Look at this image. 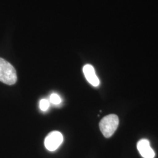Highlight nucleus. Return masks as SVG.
<instances>
[{"label": "nucleus", "instance_id": "nucleus-1", "mask_svg": "<svg viewBox=\"0 0 158 158\" xmlns=\"http://www.w3.org/2000/svg\"><path fill=\"white\" fill-rule=\"evenodd\" d=\"M17 81L16 70L11 63L0 57V81L8 85H14Z\"/></svg>", "mask_w": 158, "mask_h": 158}, {"label": "nucleus", "instance_id": "nucleus-2", "mask_svg": "<svg viewBox=\"0 0 158 158\" xmlns=\"http://www.w3.org/2000/svg\"><path fill=\"white\" fill-rule=\"evenodd\" d=\"M119 125V118L115 114H110L102 118L100 122V129L106 138L113 135L117 129Z\"/></svg>", "mask_w": 158, "mask_h": 158}, {"label": "nucleus", "instance_id": "nucleus-3", "mask_svg": "<svg viewBox=\"0 0 158 158\" xmlns=\"http://www.w3.org/2000/svg\"><path fill=\"white\" fill-rule=\"evenodd\" d=\"M63 141V136L61 132L54 131L50 132L45 139L44 144L49 151H55L61 145Z\"/></svg>", "mask_w": 158, "mask_h": 158}, {"label": "nucleus", "instance_id": "nucleus-4", "mask_svg": "<svg viewBox=\"0 0 158 158\" xmlns=\"http://www.w3.org/2000/svg\"><path fill=\"white\" fill-rule=\"evenodd\" d=\"M137 149L143 158H154L155 156V153L148 139H142L139 141L137 143Z\"/></svg>", "mask_w": 158, "mask_h": 158}, {"label": "nucleus", "instance_id": "nucleus-5", "mask_svg": "<svg viewBox=\"0 0 158 158\" xmlns=\"http://www.w3.org/2000/svg\"><path fill=\"white\" fill-rule=\"evenodd\" d=\"M83 72L87 81L94 87H97L100 85V80L96 75L94 67L89 64H85L83 68Z\"/></svg>", "mask_w": 158, "mask_h": 158}, {"label": "nucleus", "instance_id": "nucleus-6", "mask_svg": "<svg viewBox=\"0 0 158 158\" xmlns=\"http://www.w3.org/2000/svg\"><path fill=\"white\" fill-rule=\"evenodd\" d=\"M49 102L53 104L58 105L61 103L62 100L60 97L56 93H53L51 94L49 98Z\"/></svg>", "mask_w": 158, "mask_h": 158}, {"label": "nucleus", "instance_id": "nucleus-7", "mask_svg": "<svg viewBox=\"0 0 158 158\" xmlns=\"http://www.w3.org/2000/svg\"><path fill=\"white\" fill-rule=\"evenodd\" d=\"M50 103L49 100L47 99H42L40 102V109L43 111H45L50 107Z\"/></svg>", "mask_w": 158, "mask_h": 158}]
</instances>
